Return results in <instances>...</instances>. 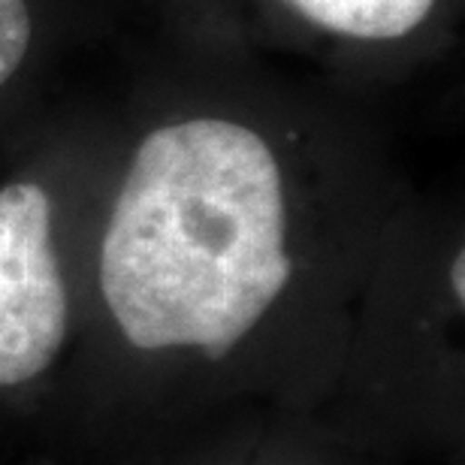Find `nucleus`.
Returning <instances> with one entry per match:
<instances>
[{
	"label": "nucleus",
	"instance_id": "nucleus-1",
	"mask_svg": "<svg viewBox=\"0 0 465 465\" xmlns=\"http://www.w3.org/2000/svg\"><path fill=\"white\" fill-rule=\"evenodd\" d=\"M291 275L282 163L254 127L200 115L143 136L100 245V291L130 345L224 357Z\"/></svg>",
	"mask_w": 465,
	"mask_h": 465
},
{
	"label": "nucleus",
	"instance_id": "nucleus-2",
	"mask_svg": "<svg viewBox=\"0 0 465 465\" xmlns=\"http://www.w3.org/2000/svg\"><path fill=\"white\" fill-rule=\"evenodd\" d=\"M67 318L52 200L36 182H13L0 188V387L27 384L52 366Z\"/></svg>",
	"mask_w": 465,
	"mask_h": 465
},
{
	"label": "nucleus",
	"instance_id": "nucleus-3",
	"mask_svg": "<svg viewBox=\"0 0 465 465\" xmlns=\"http://www.w3.org/2000/svg\"><path fill=\"white\" fill-rule=\"evenodd\" d=\"M321 31L362 43H393L414 34L435 0H287Z\"/></svg>",
	"mask_w": 465,
	"mask_h": 465
},
{
	"label": "nucleus",
	"instance_id": "nucleus-4",
	"mask_svg": "<svg viewBox=\"0 0 465 465\" xmlns=\"http://www.w3.org/2000/svg\"><path fill=\"white\" fill-rule=\"evenodd\" d=\"M34 18L27 0H0V88L15 79L31 49Z\"/></svg>",
	"mask_w": 465,
	"mask_h": 465
},
{
	"label": "nucleus",
	"instance_id": "nucleus-5",
	"mask_svg": "<svg viewBox=\"0 0 465 465\" xmlns=\"http://www.w3.org/2000/svg\"><path fill=\"white\" fill-rule=\"evenodd\" d=\"M450 291L457 296V305L465 302V251L460 248L457 257H453L450 263Z\"/></svg>",
	"mask_w": 465,
	"mask_h": 465
}]
</instances>
